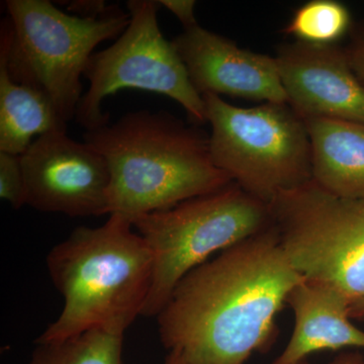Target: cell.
Segmentation results:
<instances>
[{
    "instance_id": "6da1fadb",
    "label": "cell",
    "mask_w": 364,
    "mask_h": 364,
    "mask_svg": "<svg viewBox=\"0 0 364 364\" xmlns=\"http://www.w3.org/2000/svg\"><path fill=\"white\" fill-rule=\"evenodd\" d=\"M303 279L273 224L179 282L157 316L162 344L189 364H245L272 344L277 315Z\"/></svg>"
},
{
    "instance_id": "7a4b0ae2",
    "label": "cell",
    "mask_w": 364,
    "mask_h": 364,
    "mask_svg": "<svg viewBox=\"0 0 364 364\" xmlns=\"http://www.w3.org/2000/svg\"><path fill=\"white\" fill-rule=\"evenodd\" d=\"M83 141L109 165V215L131 221L233 182L213 162L210 136L168 112H128L114 123L85 131Z\"/></svg>"
},
{
    "instance_id": "3957f363",
    "label": "cell",
    "mask_w": 364,
    "mask_h": 364,
    "mask_svg": "<svg viewBox=\"0 0 364 364\" xmlns=\"http://www.w3.org/2000/svg\"><path fill=\"white\" fill-rule=\"evenodd\" d=\"M47 267L64 308L36 343L91 329L123 333L142 316L153 279L147 243L128 218L109 215L97 228H76L50 251Z\"/></svg>"
},
{
    "instance_id": "277c9868",
    "label": "cell",
    "mask_w": 364,
    "mask_h": 364,
    "mask_svg": "<svg viewBox=\"0 0 364 364\" xmlns=\"http://www.w3.org/2000/svg\"><path fill=\"white\" fill-rule=\"evenodd\" d=\"M6 6L0 58L14 81L40 91L68 123L83 97L81 77L93 50L119 38L130 14L114 4L100 18H79L49 0H7Z\"/></svg>"
},
{
    "instance_id": "5b68a950",
    "label": "cell",
    "mask_w": 364,
    "mask_h": 364,
    "mask_svg": "<svg viewBox=\"0 0 364 364\" xmlns=\"http://www.w3.org/2000/svg\"><path fill=\"white\" fill-rule=\"evenodd\" d=\"M153 257V279L142 312L157 317L179 282L191 270L273 225L270 205L232 182L168 210L132 221Z\"/></svg>"
},
{
    "instance_id": "8992f818",
    "label": "cell",
    "mask_w": 364,
    "mask_h": 364,
    "mask_svg": "<svg viewBox=\"0 0 364 364\" xmlns=\"http://www.w3.org/2000/svg\"><path fill=\"white\" fill-rule=\"evenodd\" d=\"M203 100L213 162L249 195L270 205L279 193L312 181L305 122L289 105L243 109L213 93Z\"/></svg>"
},
{
    "instance_id": "52a82bcc",
    "label": "cell",
    "mask_w": 364,
    "mask_h": 364,
    "mask_svg": "<svg viewBox=\"0 0 364 364\" xmlns=\"http://www.w3.org/2000/svg\"><path fill=\"white\" fill-rule=\"evenodd\" d=\"M287 259L306 280L364 298V200L332 195L310 181L270 203Z\"/></svg>"
},
{
    "instance_id": "ba28073f",
    "label": "cell",
    "mask_w": 364,
    "mask_h": 364,
    "mask_svg": "<svg viewBox=\"0 0 364 364\" xmlns=\"http://www.w3.org/2000/svg\"><path fill=\"white\" fill-rule=\"evenodd\" d=\"M161 4L156 0H130V23L116 42L93 53L85 71L90 82L79 102L75 121L85 131L109 123L102 102L124 88L149 91L172 98L196 124L207 123L205 102L189 79L188 70L171 41L158 23Z\"/></svg>"
},
{
    "instance_id": "9c48e42d",
    "label": "cell",
    "mask_w": 364,
    "mask_h": 364,
    "mask_svg": "<svg viewBox=\"0 0 364 364\" xmlns=\"http://www.w3.org/2000/svg\"><path fill=\"white\" fill-rule=\"evenodd\" d=\"M21 161L26 205L69 217L109 215V165L90 144L52 132L38 136Z\"/></svg>"
},
{
    "instance_id": "30bf717a",
    "label": "cell",
    "mask_w": 364,
    "mask_h": 364,
    "mask_svg": "<svg viewBox=\"0 0 364 364\" xmlns=\"http://www.w3.org/2000/svg\"><path fill=\"white\" fill-rule=\"evenodd\" d=\"M287 105L301 119L327 117L364 124V85L336 45L296 42L277 56Z\"/></svg>"
},
{
    "instance_id": "8fae6325",
    "label": "cell",
    "mask_w": 364,
    "mask_h": 364,
    "mask_svg": "<svg viewBox=\"0 0 364 364\" xmlns=\"http://www.w3.org/2000/svg\"><path fill=\"white\" fill-rule=\"evenodd\" d=\"M200 95H229L287 104L277 59L242 49L233 41L200 25L171 41Z\"/></svg>"
},
{
    "instance_id": "7c38bea8",
    "label": "cell",
    "mask_w": 364,
    "mask_h": 364,
    "mask_svg": "<svg viewBox=\"0 0 364 364\" xmlns=\"http://www.w3.org/2000/svg\"><path fill=\"white\" fill-rule=\"evenodd\" d=\"M294 326L286 348L272 364H299L323 350H364V332L351 322L350 301L337 289L304 279L287 299Z\"/></svg>"
},
{
    "instance_id": "4fadbf2b",
    "label": "cell",
    "mask_w": 364,
    "mask_h": 364,
    "mask_svg": "<svg viewBox=\"0 0 364 364\" xmlns=\"http://www.w3.org/2000/svg\"><path fill=\"white\" fill-rule=\"evenodd\" d=\"M312 153V179L328 193L364 200V124L304 119Z\"/></svg>"
},
{
    "instance_id": "5bb4252c",
    "label": "cell",
    "mask_w": 364,
    "mask_h": 364,
    "mask_svg": "<svg viewBox=\"0 0 364 364\" xmlns=\"http://www.w3.org/2000/svg\"><path fill=\"white\" fill-rule=\"evenodd\" d=\"M52 132H67V123L40 91L14 81L0 58V152L21 156L33 136Z\"/></svg>"
},
{
    "instance_id": "9a60e30c",
    "label": "cell",
    "mask_w": 364,
    "mask_h": 364,
    "mask_svg": "<svg viewBox=\"0 0 364 364\" xmlns=\"http://www.w3.org/2000/svg\"><path fill=\"white\" fill-rule=\"evenodd\" d=\"M124 337L97 328L62 341L39 343L28 364H124Z\"/></svg>"
},
{
    "instance_id": "2e32d148",
    "label": "cell",
    "mask_w": 364,
    "mask_h": 364,
    "mask_svg": "<svg viewBox=\"0 0 364 364\" xmlns=\"http://www.w3.org/2000/svg\"><path fill=\"white\" fill-rule=\"evenodd\" d=\"M350 23V14L344 4L334 0H312L294 11L284 32L306 44L336 45Z\"/></svg>"
},
{
    "instance_id": "e0dca14e",
    "label": "cell",
    "mask_w": 364,
    "mask_h": 364,
    "mask_svg": "<svg viewBox=\"0 0 364 364\" xmlns=\"http://www.w3.org/2000/svg\"><path fill=\"white\" fill-rule=\"evenodd\" d=\"M0 198L16 210L26 205V181L21 156L0 152Z\"/></svg>"
},
{
    "instance_id": "ac0fdd59",
    "label": "cell",
    "mask_w": 364,
    "mask_h": 364,
    "mask_svg": "<svg viewBox=\"0 0 364 364\" xmlns=\"http://www.w3.org/2000/svg\"><path fill=\"white\" fill-rule=\"evenodd\" d=\"M161 6L176 16L183 26V30L198 25L195 16L196 1L193 0H158Z\"/></svg>"
},
{
    "instance_id": "d6986e66",
    "label": "cell",
    "mask_w": 364,
    "mask_h": 364,
    "mask_svg": "<svg viewBox=\"0 0 364 364\" xmlns=\"http://www.w3.org/2000/svg\"><path fill=\"white\" fill-rule=\"evenodd\" d=\"M104 0H74L68 2L67 11L83 18H98L109 11Z\"/></svg>"
},
{
    "instance_id": "ffe728a7",
    "label": "cell",
    "mask_w": 364,
    "mask_h": 364,
    "mask_svg": "<svg viewBox=\"0 0 364 364\" xmlns=\"http://www.w3.org/2000/svg\"><path fill=\"white\" fill-rule=\"evenodd\" d=\"M344 51L352 70L364 85V31L353 38Z\"/></svg>"
},
{
    "instance_id": "44dd1931",
    "label": "cell",
    "mask_w": 364,
    "mask_h": 364,
    "mask_svg": "<svg viewBox=\"0 0 364 364\" xmlns=\"http://www.w3.org/2000/svg\"><path fill=\"white\" fill-rule=\"evenodd\" d=\"M299 364L310 363L304 360ZM329 364H364V355L360 350L345 351L337 355Z\"/></svg>"
},
{
    "instance_id": "7402d4cb",
    "label": "cell",
    "mask_w": 364,
    "mask_h": 364,
    "mask_svg": "<svg viewBox=\"0 0 364 364\" xmlns=\"http://www.w3.org/2000/svg\"><path fill=\"white\" fill-rule=\"evenodd\" d=\"M348 314L352 320L364 322V298L352 301L349 305Z\"/></svg>"
},
{
    "instance_id": "603a6c76",
    "label": "cell",
    "mask_w": 364,
    "mask_h": 364,
    "mask_svg": "<svg viewBox=\"0 0 364 364\" xmlns=\"http://www.w3.org/2000/svg\"><path fill=\"white\" fill-rule=\"evenodd\" d=\"M165 364H189L186 358L181 355L179 352L177 351H169L168 355H167Z\"/></svg>"
}]
</instances>
